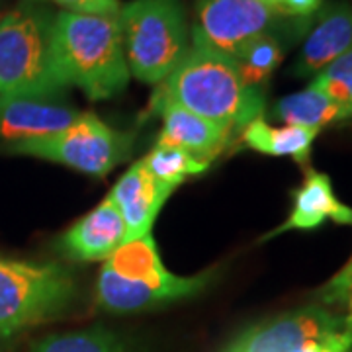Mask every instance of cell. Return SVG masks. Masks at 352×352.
<instances>
[{"label": "cell", "instance_id": "obj_1", "mask_svg": "<svg viewBox=\"0 0 352 352\" xmlns=\"http://www.w3.org/2000/svg\"><path fill=\"white\" fill-rule=\"evenodd\" d=\"M155 96L198 113L231 135L264 113L263 88L247 87L231 57L210 47L196 34H192V47Z\"/></svg>", "mask_w": 352, "mask_h": 352}, {"label": "cell", "instance_id": "obj_2", "mask_svg": "<svg viewBox=\"0 0 352 352\" xmlns=\"http://www.w3.org/2000/svg\"><path fill=\"white\" fill-rule=\"evenodd\" d=\"M53 45L67 82L90 100L112 98L127 87L129 67L118 16L55 14Z\"/></svg>", "mask_w": 352, "mask_h": 352}, {"label": "cell", "instance_id": "obj_3", "mask_svg": "<svg viewBox=\"0 0 352 352\" xmlns=\"http://www.w3.org/2000/svg\"><path fill=\"white\" fill-rule=\"evenodd\" d=\"M53 22L55 14L32 0L0 18V96L65 98L71 85L57 65Z\"/></svg>", "mask_w": 352, "mask_h": 352}, {"label": "cell", "instance_id": "obj_4", "mask_svg": "<svg viewBox=\"0 0 352 352\" xmlns=\"http://www.w3.org/2000/svg\"><path fill=\"white\" fill-rule=\"evenodd\" d=\"M129 73L161 85L188 51V28L180 0H131L120 14Z\"/></svg>", "mask_w": 352, "mask_h": 352}, {"label": "cell", "instance_id": "obj_5", "mask_svg": "<svg viewBox=\"0 0 352 352\" xmlns=\"http://www.w3.org/2000/svg\"><path fill=\"white\" fill-rule=\"evenodd\" d=\"M75 300V276L63 264L0 256V339L63 315Z\"/></svg>", "mask_w": 352, "mask_h": 352}, {"label": "cell", "instance_id": "obj_6", "mask_svg": "<svg viewBox=\"0 0 352 352\" xmlns=\"http://www.w3.org/2000/svg\"><path fill=\"white\" fill-rule=\"evenodd\" d=\"M135 135L118 131L94 113H80L75 124L43 138L8 145V151L71 166L90 176H106L131 155Z\"/></svg>", "mask_w": 352, "mask_h": 352}, {"label": "cell", "instance_id": "obj_7", "mask_svg": "<svg viewBox=\"0 0 352 352\" xmlns=\"http://www.w3.org/2000/svg\"><path fill=\"white\" fill-rule=\"evenodd\" d=\"M352 329L346 315L325 305H305L247 329L223 352H296L311 340Z\"/></svg>", "mask_w": 352, "mask_h": 352}, {"label": "cell", "instance_id": "obj_8", "mask_svg": "<svg viewBox=\"0 0 352 352\" xmlns=\"http://www.w3.org/2000/svg\"><path fill=\"white\" fill-rule=\"evenodd\" d=\"M196 10L198 25L192 34L229 57L282 16L261 0H198Z\"/></svg>", "mask_w": 352, "mask_h": 352}, {"label": "cell", "instance_id": "obj_9", "mask_svg": "<svg viewBox=\"0 0 352 352\" xmlns=\"http://www.w3.org/2000/svg\"><path fill=\"white\" fill-rule=\"evenodd\" d=\"M214 270L201 272L196 276H173L164 284L133 282L113 274L106 266L102 268L96 282V303L104 311L116 315L138 314L161 307L166 303L180 302L198 296L212 282Z\"/></svg>", "mask_w": 352, "mask_h": 352}, {"label": "cell", "instance_id": "obj_10", "mask_svg": "<svg viewBox=\"0 0 352 352\" xmlns=\"http://www.w3.org/2000/svg\"><path fill=\"white\" fill-rule=\"evenodd\" d=\"M80 113L63 98L6 94L0 96V139L16 143L51 135L75 124Z\"/></svg>", "mask_w": 352, "mask_h": 352}, {"label": "cell", "instance_id": "obj_11", "mask_svg": "<svg viewBox=\"0 0 352 352\" xmlns=\"http://www.w3.org/2000/svg\"><path fill=\"white\" fill-rule=\"evenodd\" d=\"M175 190L153 178L145 168L143 159L129 166V170L116 182L112 192L108 194L126 223L127 239L151 233L153 221Z\"/></svg>", "mask_w": 352, "mask_h": 352}, {"label": "cell", "instance_id": "obj_12", "mask_svg": "<svg viewBox=\"0 0 352 352\" xmlns=\"http://www.w3.org/2000/svg\"><path fill=\"white\" fill-rule=\"evenodd\" d=\"M127 241L126 223L110 198L69 227L57 241L61 254L71 261H108Z\"/></svg>", "mask_w": 352, "mask_h": 352}, {"label": "cell", "instance_id": "obj_13", "mask_svg": "<svg viewBox=\"0 0 352 352\" xmlns=\"http://www.w3.org/2000/svg\"><path fill=\"white\" fill-rule=\"evenodd\" d=\"M155 108L163 116V133L159 138V145L176 147L188 153L196 161L210 164V161H214L226 149L231 139V133H227L226 129L175 102L155 96Z\"/></svg>", "mask_w": 352, "mask_h": 352}, {"label": "cell", "instance_id": "obj_14", "mask_svg": "<svg viewBox=\"0 0 352 352\" xmlns=\"http://www.w3.org/2000/svg\"><path fill=\"white\" fill-rule=\"evenodd\" d=\"M327 219L340 226H352V210L335 196L327 175L307 170L302 186L294 190V210L289 217L264 239H272L292 229H314L323 226Z\"/></svg>", "mask_w": 352, "mask_h": 352}, {"label": "cell", "instance_id": "obj_15", "mask_svg": "<svg viewBox=\"0 0 352 352\" xmlns=\"http://www.w3.org/2000/svg\"><path fill=\"white\" fill-rule=\"evenodd\" d=\"M352 50V8L339 4L321 16L303 43L302 53L294 65L296 76L321 73L340 55Z\"/></svg>", "mask_w": 352, "mask_h": 352}, {"label": "cell", "instance_id": "obj_16", "mask_svg": "<svg viewBox=\"0 0 352 352\" xmlns=\"http://www.w3.org/2000/svg\"><path fill=\"white\" fill-rule=\"evenodd\" d=\"M317 133V129L309 127H272L264 118H256L243 129L241 141L254 151L272 157H292L300 164H305Z\"/></svg>", "mask_w": 352, "mask_h": 352}, {"label": "cell", "instance_id": "obj_17", "mask_svg": "<svg viewBox=\"0 0 352 352\" xmlns=\"http://www.w3.org/2000/svg\"><path fill=\"white\" fill-rule=\"evenodd\" d=\"M104 266L126 280L147 282V284H164L175 276L164 268L151 233L135 239H127L124 245L116 249Z\"/></svg>", "mask_w": 352, "mask_h": 352}, {"label": "cell", "instance_id": "obj_18", "mask_svg": "<svg viewBox=\"0 0 352 352\" xmlns=\"http://www.w3.org/2000/svg\"><path fill=\"white\" fill-rule=\"evenodd\" d=\"M272 116L286 126L309 127L317 131L321 127L346 120V113L342 112L339 104H335L327 94L311 85L302 92L282 98L272 108Z\"/></svg>", "mask_w": 352, "mask_h": 352}, {"label": "cell", "instance_id": "obj_19", "mask_svg": "<svg viewBox=\"0 0 352 352\" xmlns=\"http://www.w3.org/2000/svg\"><path fill=\"white\" fill-rule=\"evenodd\" d=\"M284 59V50L276 38L263 34L249 39L245 45L231 55L241 80L251 88H263L270 75L278 69Z\"/></svg>", "mask_w": 352, "mask_h": 352}, {"label": "cell", "instance_id": "obj_20", "mask_svg": "<svg viewBox=\"0 0 352 352\" xmlns=\"http://www.w3.org/2000/svg\"><path fill=\"white\" fill-rule=\"evenodd\" d=\"M30 352H133L120 335L104 327L57 333L36 340Z\"/></svg>", "mask_w": 352, "mask_h": 352}, {"label": "cell", "instance_id": "obj_21", "mask_svg": "<svg viewBox=\"0 0 352 352\" xmlns=\"http://www.w3.org/2000/svg\"><path fill=\"white\" fill-rule=\"evenodd\" d=\"M143 164L153 178H157L159 182L168 184L173 188H178L190 176L201 175L210 168V164L196 161L188 153L180 151L176 147H168V145H159V143L143 159Z\"/></svg>", "mask_w": 352, "mask_h": 352}, {"label": "cell", "instance_id": "obj_22", "mask_svg": "<svg viewBox=\"0 0 352 352\" xmlns=\"http://www.w3.org/2000/svg\"><path fill=\"white\" fill-rule=\"evenodd\" d=\"M311 87L319 88L335 104H339L346 118H352V50L340 55L315 76Z\"/></svg>", "mask_w": 352, "mask_h": 352}, {"label": "cell", "instance_id": "obj_23", "mask_svg": "<svg viewBox=\"0 0 352 352\" xmlns=\"http://www.w3.org/2000/svg\"><path fill=\"white\" fill-rule=\"evenodd\" d=\"M319 300L325 307L344 309V315L352 325V258L351 263L319 292Z\"/></svg>", "mask_w": 352, "mask_h": 352}, {"label": "cell", "instance_id": "obj_24", "mask_svg": "<svg viewBox=\"0 0 352 352\" xmlns=\"http://www.w3.org/2000/svg\"><path fill=\"white\" fill-rule=\"evenodd\" d=\"M39 2V0H32ZM67 8V12L90 14V16H118L122 6L120 0H51Z\"/></svg>", "mask_w": 352, "mask_h": 352}, {"label": "cell", "instance_id": "obj_25", "mask_svg": "<svg viewBox=\"0 0 352 352\" xmlns=\"http://www.w3.org/2000/svg\"><path fill=\"white\" fill-rule=\"evenodd\" d=\"M352 351V329L331 335L327 339L311 340L303 344L296 352H351Z\"/></svg>", "mask_w": 352, "mask_h": 352}, {"label": "cell", "instance_id": "obj_26", "mask_svg": "<svg viewBox=\"0 0 352 352\" xmlns=\"http://www.w3.org/2000/svg\"><path fill=\"white\" fill-rule=\"evenodd\" d=\"M323 0H284L282 14L284 16H309L314 14Z\"/></svg>", "mask_w": 352, "mask_h": 352}, {"label": "cell", "instance_id": "obj_27", "mask_svg": "<svg viewBox=\"0 0 352 352\" xmlns=\"http://www.w3.org/2000/svg\"><path fill=\"white\" fill-rule=\"evenodd\" d=\"M261 2L268 4L270 8H274V10H278V12L282 14V4H284V0H261ZM282 16H284V14H282Z\"/></svg>", "mask_w": 352, "mask_h": 352}]
</instances>
